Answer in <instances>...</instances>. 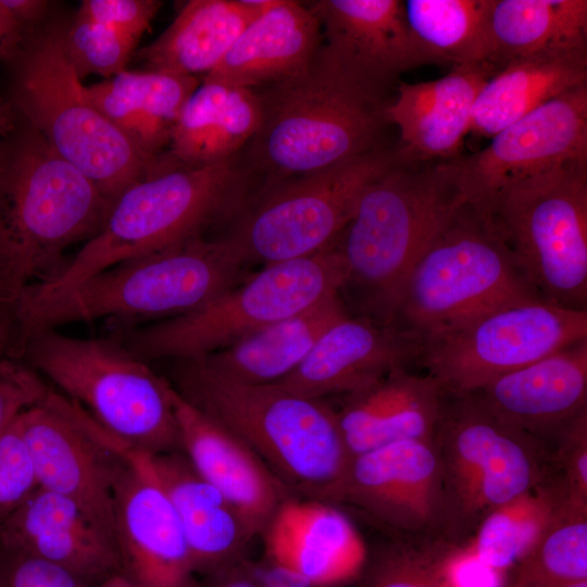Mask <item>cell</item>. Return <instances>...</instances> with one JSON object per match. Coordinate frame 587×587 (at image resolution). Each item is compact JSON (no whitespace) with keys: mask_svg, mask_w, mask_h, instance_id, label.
Segmentation results:
<instances>
[{"mask_svg":"<svg viewBox=\"0 0 587 587\" xmlns=\"http://www.w3.org/2000/svg\"><path fill=\"white\" fill-rule=\"evenodd\" d=\"M247 262L229 235L198 237L116 264L60 292L40 294L26 287L4 302L11 322L10 351L17 357L32 335L68 323L188 313L237 285Z\"/></svg>","mask_w":587,"mask_h":587,"instance_id":"obj_1","label":"cell"},{"mask_svg":"<svg viewBox=\"0 0 587 587\" xmlns=\"http://www.w3.org/2000/svg\"><path fill=\"white\" fill-rule=\"evenodd\" d=\"M111 201L17 116L0 137V286L5 302L55 277L64 251L89 240Z\"/></svg>","mask_w":587,"mask_h":587,"instance_id":"obj_2","label":"cell"},{"mask_svg":"<svg viewBox=\"0 0 587 587\" xmlns=\"http://www.w3.org/2000/svg\"><path fill=\"white\" fill-rule=\"evenodd\" d=\"M176 391L236 435L290 491L328 502L351 455L336 411L276 384L232 379L202 359L177 360Z\"/></svg>","mask_w":587,"mask_h":587,"instance_id":"obj_3","label":"cell"},{"mask_svg":"<svg viewBox=\"0 0 587 587\" xmlns=\"http://www.w3.org/2000/svg\"><path fill=\"white\" fill-rule=\"evenodd\" d=\"M66 20L51 14L35 29L0 42L5 100L62 159L112 202L158 168L101 113L87 95L63 45Z\"/></svg>","mask_w":587,"mask_h":587,"instance_id":"obj_4","label":"cell"},{"mask_svg":"<svg viewBox=\"0 0 587 587\" xmlns=\"http://www.w3.org/2000/svg\"><path fill=\"white\" fill-rule=\"evenodd\" d=\"M464 202L454 158H398L365 188L334 246L369 317L389 324L413 265Z\"/></svg>","mask_w":587,"mask_h":587,"instance_id":"obj_5","label":"cell"},{"mask_svg":"<svg viewBox=\"0 0 587 587\" xmlns=\"http://www.w3.org/2000/svg\"><path fill=\"white\" fill-rule=\"evenodd\" d=\"M262 118L251 139L258 167L283 177L315 173L378 149L384 93L322 46L308 67L258 92Z\"/></svg>","mask_w":587,"mask_h":587,"instance_id":"obj_6","label":"cell"},{"mask_svg":"<svg viewBox=\"0 0 587 587\" xmlns=\"http://www.w3.org/2000/svg\"><path fill=\"white\" fill-rule=\"evenodd\" d=\"M243 183L232 160L190 166L167 157L112 200L99 232L55 277L28 288L60 292L116 264L202 237L207 226L236 204Z\"/></svg>","mask_w":587,"mask_h":587,"instance_id":"obj_7","label":"cell"},{"mask_svg":"<svg viewBox=\"0 0 587 587\" xmlns=\"http://www.w3.org/2000/svg\"><path fill=\"white\" fill-rule=\"evenodd\" d=\"M537 299L491 218L464 202L413 265L389 324L420 346L495 309Z\"/></svg>","mask_w":587,"mask_h":587,"instance_id":"obj_8","label":"cell"},{"mask_svg":"<svg viewBox=\"0 0 587 587\" xmlns=\"http://www.w3.org/2000/svg\"><path fill=\"white\" fill-rule=\"evenodd\" d=\"M22 355L130 447L150 453L179 447L170 383L116 338H78L46 329L24 342L17 358Z\"/></svg>","mask_w":587,"mask_h":587,"instance_id":"obj_9","label":"cell"},{"mask_svg":"<svg viewBox=\"0 0 587 587\" xmlns=\"http://www.w3.org/2000/svg\"><path fill=\"white\" fill-rule=\"evenodd\" d=\"M346 283L345 263L332 246L311 255L265 264L198 309L126 328L116 339L143 361L196 359L340 294Z\"/></svg>","mask_w":587,"mask_h":587,"instance_id":"obj_10","label":"cell"},{"mask_svg":"<svg viewBox=\"0 0 587 587\" xmlns=\"http://www.w3.org/2000/svg\"><path fill=\"white\" fill-rule=\"evenodd\" d=\"M434 439L458 542L554 470L551 446L499 420L474 392L445 396Z\"/></svg>","mask_w":587,"mask_h":587,"instance_id":"obj_11","label":"cell"},{"mask_svg":"<svg viewBox=\"0 0 587 587\" xmlns=\"http://www.w3.org/2000/svg\"><path fill=\"white\" fill-rule=\"evenodd\" d=\"M489 217L544 300L587 310V164L508 188Z\"/></svg>","mask_w":587,"mask_h":587,"instance_id":"obj_12","label":"cell"},{"mask_svg":"<svg viewBox=\"0 0 587 587\" xmlns=\"http://www.w3.org/2000/svg\"><path fill=\"white\" fill-rule=\"evenodd\" d=\"M584 339L587 310L537 299L495 309L428 338L415 363L444 396L457 397Z\"/></svg>","mask_w":587,"mask_h":587,"instance_id":"obj_13","label":"cell"},{"mask_svg":"<svg viewBox=\"0 0 587 587\" xmlns=\"http://www.w3.org/2000/svg\"><path fill=\"white\" fill-rule=\"evenodd\" d=\"M398 160L375 149L332 167L297 176L246 211L229 236L248 261L298 259L335 245L365 188Z\"/></svg>","mask_w":587,"mask_h":587,"instance_id":"obj_14","label":"cell"},{"mask_svg":"<svg viewBox=\"0 0 587 587\" xmlns=\"http://www.w3.org/2000/svg\"><path fill=\"white\" fill-rule=\"evenodd\" d=\"M18 421L39 487L72 500L116 544L115 490L130 446L51 389Z\"/></svg>","mask_w":587,"mask_h":587,"instance_id":"obj_15","label":"cell"},{"mask_svg":"<svg viewBox=\"0 0 587 587\" xmlns=\"http://www.w3.org/2000/svg\"><path fill=\"white\" fill-rule=\"evenodd\" d=\"M328 503L351 507L391 538L453 540L435 439L397 441L352 457Z\"/></svg>","mask_w":587,"mask_h":587,"instance_id":"obj_16","label":"cell"},{"mask_svg":"<svg viewBox=\"0 0 587 587\" xmlns=\"http://www.w3.org/2000/svg\"><path fill=\"white\" fill-rule=\"evenodd\" d=\"M454 163L465 200L489 216L508 188L572 164H587V84L540 105Z\"/></svg>","mask_w":587,"mask_h":587,"instance_id":"obj_17","label":"cell"},{"mask_svg":"<svg viewBox=\"0 0 587 587\" xmlns=\"http://www.w3.org/2000/svg\"><path fill=\"white\" fill-rule=\"evenodd\" d=\"M148 451L129 447L115 490V540L122 572L140 587H195L178 515Z\"/></svg>","mask_w":587,"mask_h":587,"instance_id":"obj_18","label":"cell"},{"mask_svg":"<svg viewBox=\"0 0 587 587\" xmlns=\"http://www.w3.org/2000/svg\"><path fill=\"white\" fill-rule=\"evenodd\" d=\"M170 399L187 460L229 501L250 537L263 536L290 491L236 435L186 401L171 384Z\"/></svg>","mask_w":587,"mask_h":587,"instance_id":"obj_19","label":"cell"},{"mask_svg":"<svg viewBox=\"0 0 587 587\" xmlns=\"http://www.w3.org/2000/svg\"><path fill=\"white\" fill-rule=\"evenodd\" d=\"M308 8L334 57L384 95L404 71L432 64L409 29L403 1L317 0Z\"/></svg>","mask_w":587,"mask_h":587,"instance_id":"obj_20","label":"cell"},{"mask_svg":"<svg viewBox=\"0 0 587 587\" xmlns=\"http://www.w3.org/2000/svg\"><path fill=\"white\" fill-rule=\"evenodd\" d=\"M420 346L390 324L349 313L319 338L299 367L276 385L307 397L351 394L416 361Z\"/></svg>","mask_w":587,"mask_h":587,"instance_id":"obj_21","label":"cell"},{"mask_svg":"<svg viewBox=\"0 0 587 587\" xmlns=\"http://www.w3.org/2000/svg\"><path fill=\"white\" fill-rule=\"evenodd\" d=\"M263 538L275 569L311 587H340L360 577L369 555L350 520L312 499H286Z\"/></svg>","mask_w":587,"mask_h":587,"instance_id":"obj_22","label":"cell"},{"mask_svg":"<svg viewBox=\"0 0 587 587\" xmlns=\"http://www.w3.org/2000/svg\"><path fill=\"white\" fill-rule=\"evenodd\" d=\"M474 394L499 420L551 446L587 409V339L502 375Z\"/></svg>","mask_w":587,"mask_h":587,"instance_id":"obj_23","label":"cell"},{"mask_svg":"<svg viewBox=\"0 0 587 587\" xmlns=\"http://www.w3.org/2000/svg\"><path fill=\"white\" fill-rule=\"evenodd\" d=\"M0 541L14 554L50 561L86 583L122 571L114 540L72 500L41 487L0 523Z\"/></svg>","mask_w":587,"mask_h":587,"instance_id":"obj_24","label":"cell"},{"mask_svg":"<svg viewBox=\"0 0 587 587\" xmlns=\"http://www.w3.org/2000/svg\"><path fill=\"white\" fill-rule=\"evenodd\" d=\"M495 73L487 65L454 66L438 79L399 83L395 100L383 110L386 123L399 129L398 158L422 162L460 155L475 99Z\"/></svg>","mask_w":587,"mask_h":587,"instance_id":"obj_25","label":"cell"},{"mask_svg":"<svg viewBox=\"0 0 587 587\" xmlns=\"http://www.w3.org/2000/svg\"><path fill=\"white\" fill-rule=\"evenodd\" d=\"M346 397L336 414L351 458L397 441L434 439L445 400L430 376L408 367Z\"/></svg>","mask_w":587,"mask_h":587,"instance_id":"obj_26","label":"cell"},{"mask_svg":"<svg viewBox=\"0 0 587 587\" xmlns=\"http://www.w3.org/2000/svg\"><path fill=\"white\" fill-rule=\"evenodd\" d=\"M322 37L321 25L307 5L273 0L203 79L251 89L283 82L308 67Z\"/></svg>","mask_w":587,"mask_h":587,"instance_id":"obj_27","label":"cell"},{"mask_svg":"<svg viewBox=\"0 0 587 587\" xmlns=\"http://www.w3.org/2000/svg\"><path fill=\"white\" fill-rule=\"evenodd\" d=\"M199 87L196 76L129 71L86 87L92 103L145 157L161 160L179 114Z\"/></svg>","mask_w":587,"mask_h":587,"instance_id":"obj_28","label":"cell"},{"mask_svg":"<svg viewBox=\"0 0 587 587\" xmlns=\"http://www.w3.org/2000/svg\"><path fill=\"white\" fill-rule=\"evenodd\" d=\"M151 460L180 521L195 571H226L251 539L233 505L187 459L163 452Z\"/></svg>","mask_w":587,"mask_h":587,"instance_id":"obj_29","label":"cell"},{"mask_svg":"<svg viewBox=\"0 0 587 587\" xmlns=\"http://www.w3.org/2000/svg\"><path fill=\"white\" fill-rule=\"evenodd\" d=\"M273 0H191L171 25L134 57L145 70L196 76L210 73L246 26Z\"/></svg>","mask_w":587,"mask_h":587,"instance_id":"obj_30","label":"cell"},{"mask_svg":"<svg viewBox=\"0 0 587 587\" xmlns=\"http://www.w3.org/2000/svg\"><path fill=\"white\" fill-rule=\"evenodd\" d=\"M490 65L587 57L586 0H492Z\"/></svg>","mask_w":587,"mask_h":587,"instance_id":"obj_31","label":"cell"},{"mask_svg":"<svg viewBox=\"0 0 587 587\" xmlns=\"http://www.w3.org/2000/svg\"><path fill=\"white\" fill-rule=\"evenodd\" d=\"M348 313L338 294L200 359L232 379L254 385L275 384L295 372L322 334Z\"/></svg>","mask_w":587,"mask_h":587,"instance_id":"obj_32","label":"cell"},{"mask_svg":"<svg viewBox=\"0 0 587 587\" xmlns=\"http://www.w3.org/2000/svg\"><path fill=\"white\" fill-rule=\"evenodd\" d=\"M261 118L254 89L203 79L179 114L167 155L190 166L229 161L255 135Z\"/></svg>","mask_w":587,"mask_h":587,"instance_id":"obj_33","label":"cell"},{"mask_svg":"<svg viewBox=\"0 0 587 587\" xmlns=\"http://www.w3.org/2000/svg\"><path fill=\"white\" fill-rule=\"evenodd\" d=\"M583 84H587V57L510 63L480 88L470 130L494 137L552 98Z\"/></svg>","mask_w":587,"mask_h":587,"instance_id":"obj_34","label":"cell"},{"mask_svg":"<svg viewBox=\"0 0 587 587\" xmlns=\"http://www.w3.org/2000/svg\"><path fill=\"white\" fill-rule=\"evenodd\" d=\"M570 501L555 469L488 513L463 546L484 565L503 574L537 542Z\"/></svg>","mask_w":587,"mask_h":587,"instance_id":"obj_35","label":"cell"},{"mask_svg":"<svg viewBox=\"0 0 587 587\" xmlns=\"http://www.w3.org/2000/svg\"><path fill=\"white\" fill-rule=\"evenodd\" d=\"M492 0H407L409 29L432 64L490 66Z\"/></svg>","mask_w":587,"mask_h":587,"instance_id":"obj_36","label":"cell"},{"mask_svg":"<svg viewBox=\"0 0 587 587\" xmlns=\"http://www.w3.org/2000/svg\"><path fill=\"white\" fill-rule=\"evenodd\" d=\"M503 587L587 580V505L567 502L533 548L510 570Z\"/></svg>","mask_w":587,"mask_h":587,"instance_id":"obj_37","label":"cell"},{"mask_svg":"<svg viewBox=\"0 0 587 587\" xmlns=\"http://www.w3.org/2000/svg\"><path fill=\"white\" fill-rule=\"evenodd\" d=\"M458 542L449 539L391 538L367 555L362 587H452L448 564Z\"/></svg>","mask_w":587,"mask_h":587,"instance_id":"obj_38","label":"cell"},{"mask_svg":"<svg viewBox=\"0 0 587 587\" xmlns=\"http://www.w3.org/2000/svg\"><path fill=\"white\" fill-rule=\"evenodd\" d=\"M138 41L104 24L75 15L63 35L65 52L78 76L111 78L126 70Z\"/></svg>","mask_w":587,"mask_h":587,"instance_id":"obj_39","label":"cell"},{"mask_svg":"<svg viewBox=\"0 0 587 587\" xmlns=\"http://www.w3.org/2000/svg\"><path fill=\"white\" fill-rule=\"evenodd\" d=\"M11 323L0 303V434L25 410L39 403L49 388L28 366L9 353Z\"/></svg>","mask_w":587,"mask_h":587,"instance_id":"obj_40","label":"cell"},{"mask_svg":"<svg viewBox=\"0 0 587 587\" xmlns=\"http://www.w3.org/2000/svg\"><path fill=\"white\" fill-rule=\"evenodd\" d=\"M39 487L18 416L0 434V523Z\"/></svg>","mask_w":587,"mask_h":587,"instance_id":"obj_41","label":"cell"},{"mask_svg":"<svg viewBox=\"0 0 587 587\" xmlns=\"http://www.w3.org/2000/svg\"><path fill=\"white\" fill-rule=\"evenodd\" d=\"M551 453L570 501L587 505V409L558 434L551 444Z\"/></svg>","mask_w":587,"mask_h":587,"instance_id":"obj_42","label":"cell"},{"mask_svg":"<svg viewBox=\"0 0 587 587\" xmlns=\"http://www.w3.org/2000/svg\"><path fill=\"white\" fill-rule=\"evenodd\" d=\"M161 7L158 0H85L75 15L110 26L139 41Z\"/></svg>","mask_w":587,"mask_h":587,"instance_id":"obj_43","label":"cell"},{"mask_svg":"<svg viewBox=\"0 0 587 587\" xmlns=\"http://www.w3.org/2000/svg\"><path fill=\"white\" fill-rule=\"evenodd\" d=\"M0 587H86L87 583L50 561L15 554Z\"/></svg>","mask_w":587,"mask_h":587,"instance_id":"obj_44","label":"cell"},{"mask_svg":"<svg viewBox=\"0 0 587 587\" xmlns=\"http://www.w3.org/2000/svg\"><path fill=\"white\" fill-rule=\"evenodd\" d=\"M20 34L18 25L7 0H0V41L16 38Z\"/></svg>","mask_w":587,"mask_h":587,"instance_id":"obj_45","label":"cell"},{"mask_svg":"<svg viewBox=\"0 0 587 587\" xmlns=\"http://www.w3.org/2000/svg\"><path fill=\"white\" fill-rule=\"evenodd\" d=\"M17 115L4 97L0 96V137L16 123Z\"/></svg>","mask_w":587,"mask_h":587,"instance_id":"obj_46","label":"cell"},{"mask_svg":"<svg viewBox=\"0 0 587 587\" xmlns=\"http://www.w3.org/2000/svg\"><path fill=\"white\" fill-rule=\"evenodd\" d=\"M213 587H258L254 582L246 575L228 574L224 576Z\"/></svg>","mask_w":587,"mask_h":587,"instance_id":"obj_47","label":"cell"},{"mask_svg":"<svg viewBox=\"0 0 587 587\" xmlns=\"http://www.w3.org/2000/svg\"><path fill=\"white\" fill-rule=\"evenodd\" d=\"M100 587H140L122 571L115 572L101 582Z\"/></svg>","mask_w":587,"mask_h":587,"instance_id":"obj_48","label":"cell"},{"mask_svg":"<svg viewBox=\"0 0 587 587\" xmlns=\"http://www.w3.org/2000/svg\"><path fill=\"white\" fill-rule=\"evenodd\" d=\"M536 587H587V580L564 584V585H554V586H536Z\"/></svg>","mask_w":587,"mask_h":587,"instance_id":"obj_49","label":"cell"},{"mask_svg":"<svg viewBox=\"0 0 587 587\" xmlns=\"http://www.w3.org/2000/svg\"><path fill=\"white\" fill-rule=\"evenodd\" d=\"M0 302H5V297H4L1 286H0Z\"/></svg>","mask_w":587,"mask_h":587,"instance_id":"obj_50","label":"cell"},{"mask_svg":"<svg viewBox=\"0 0 587 587\" xmlns=\"http://www.w3.org/2000/svg\"><path fill=\"white\" fill-rule=\"evenodd\" d=\"M259 587V586H258ZM264 587H267V586H264Z\"/></svg>","mask_w":587,"mask_h":587,"instance_id":"obj_51","label":"cell"}]
</instances>
